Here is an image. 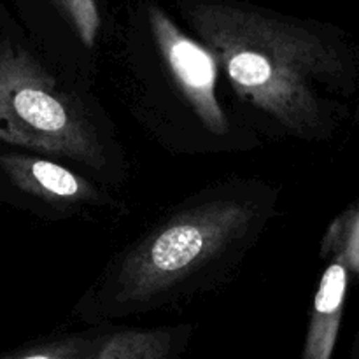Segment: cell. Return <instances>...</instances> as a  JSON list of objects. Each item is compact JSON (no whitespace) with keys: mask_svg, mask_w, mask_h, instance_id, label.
Here are the masks:
<instances>
[{"mask_svg":"<svg viewBox=\"0 0 359 359\" xmlns=\"http://www.w3.org/2000/svg\"><path fill=\"white\" fill-rule=\"evenodd\" d=\"M170 344L163 330H125L95 340L91 359H167Z\"/></svg>","mask_w":359,"mask_h":359,"instance_id":"7","label":"cell"},{"mask_svg":"<svg viewBox=\"0 0 359 359\" xmlns=\"http://www.w3.org/2000/svg\"><path fill=\"white\" fill-rule=\"evenodd\" d=\"M51 4L84 48L97 44L102 25L98 0H51Z\"/></svg>","mask_w":359,"mask_h":359,"instance_id":"8","label":"cell"},{"mask_svg":"<svg viewBox=\"0 0 359 359\" xmlns=\"http://www.w3.org/2000/svg\"><path fill=\"white\" fill-rule=\"evenodd\" d=\"M347 283V266L342 259L335 258V262L323 273L316 291L304 359H332L342 323Z\"/></svg>","mask_w":359,"mask_h":359,"instance_id":"6","label":"cell"},{"mask_svg":"<svg viewBox=\"0 0 359 359\" xmlns=\"http://www.w3.org/2000/svg\"><path fill=\"white\" fill-rule=\"evenodd\" d=\"M356 353H358V359H359V339H358V347H356Z\"/></svg>","mask_w":359,"mask_h":359,"instance_id":"11","label":"cell"},{"mask_svg":"<svg viewBox=\"0 0 359 359\" xmlns=\"http://www.w3.org/2000/svg\"><path fill=\"white\" fill-rule=\"evenodd\" d=\"M144 20L161 58L203 126L216 135L226 133L228 119L216 98L219 65L212 53L186 35L156 4H146Z\"/></svg>","mask_w":359,"mask_h":359,"instance_id":"4","label":"cell"},{"mask_svg":"<svg viewBox=\"0 0 359 359\" xmlns=\"http://www.w3.org/2000/svg\"><path fill=\"white\" fill-rule=\"evenodd\" d=\"M323 251H333L347 270L359 273V207L347 210L332 224Z\"/></svg>","mask_w":359,"mask_h":359,"instance_id":"9","label":"cell"},{"mask_svg":"<svg viewBox=\"0 0 359 359\" xmlns=\"http://www.w3.org/2000/svg\"><path fill=\"white\" fill-rule=\"evenodd\" d=\"M98 4H100V0H98Z\"/></svg>","mask_w":359,"mask_h":359,"instance_id":"12","label":"cell"},{"mask_svg":"<svg viewBox=\"0 0 359 359\" xmlns=\"http://www.w3.org/2000/svg\"><path fill=\"white\" fill-rule=\"evenodd\" d=\"M0 140L93 168L105 163L100 140L77 102L21 51L0 55Z\"/></svg>","mask_w":359,"mask_h":359,"instance_id":"2","label":"cell"},{"mask_svg":"<svg viewBox=\"0 0 359 359\" xmlns=\"http://www.w3.org/2000/svg\"><path fill=\"white\" fill-rule=\"evenodd\" d=\"M252 217V207L238 200H214L177 214L126 256L119 298L144 302L174 287L241 237Z\"/></svg>","mask_w":359,"mask_h":359,"instance_id":"3","label":"cell"},{"mask_svg":"<svg viewBox=\"0 0 359 359\" xmlns=\"http://www.w3.org/2000/svg\"><path fill=\"white\" fill-rule=\"evenodd\" d=\"M95 340L67 339L0 359H91Z\"/></svg>","mask_w":359,"mask_h":359,"instance_id":"10","label":"cell"},{"mask_svg":"<svg viewBox=\"0 0 359 359\" xmlns=\"http://www.w3.org/2000/svg\"><path fill=\"white\" fill-rule=\"evenodd\" d=\"M0 168L14 186L51 203L95 202L98 191L76 172L42 158L27 154H2Z\"/></svg>","mask_w":359,"mask_h":359,"instance_id":"5","label":"cell"},{"mask_svg":"<svg viewBox=\"0 0 359 359\" xmlns=\"http://www.w3.org/2000/svg\"><path fill=\"white\" fill-rule=\"evenodd\" d=\"M179 13L242 98L300 137L326 125L319 88L347 76L325 25L242 0H177Z\"/></svg>","mask_w":359,"mask_h":359,"instance_id":"1","label":"cell"}]
</instances>
